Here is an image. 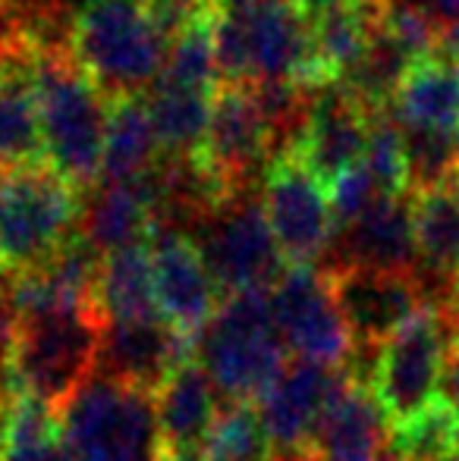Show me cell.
I'll list each match as a JSON object with an SVG mask.
<instances>
[{
	"label": "cell",
	"instance_id": "6da1fadb",
	"mask_svg": "<svg viewBox=\"0 0 459 461\" xmlns=\"http://www.w3.org/2000/svg\"><path fill=\"white\" fill-rule=\"evenodd\" d=\"M32 92L41 126L44 164L76 192L95 188L101 183L111 97L82 73L69 48H35Z\"/></svg>",
	"mask_w": 459,
	"mask_h": 461
},
{
	"label": "cell",
	"instance_id": "7a4b0ae2",
	"mask_svg": "<svg viewBox=\"0 0 459 461\" xmlns=\"http://www.w3.org/2000/svg\"><path fill=\"white\" fill-rule=\"evenodd\" d=\"M221 86H318L312 25L293 0L221 4L215 16Z\"/></svg>",
	"mask_w": 459,
	"mask_h": 461
},
{
	"label": "cell",
	"instance_id": "3957f363",
	"mask_svg": "<svg viewBox=\"0 0 459 461\" xmlns=\"http://www.w3.org/2000/svg\"><path fill=\"white\" fill-rule=\"evenodd\" d=\"M192 361L227 405H255L289 361L268 289L224 298L217 314L192 336Z\"/></svg>",
	"mask_w": 459,
	"mask_h": 461
},
{
	"label": "cell",
	"instance_id": "277c9868",
	"mask_svg": "<svg viewBox=\"0 0 459 461\" xmlns=\"http://www.w3.org/2000/svg\"><path fill=\"white\" fill-rule=\"evenodd\" d=\"M170 41L139 0H88L73 19L69 54L107 97L151 92Z\"/></svg>",
	"mask_w": 459,
	"mask_h": 461
},
{
	"label": "cell",
	"instance_id": "5b68a950",
	"mask_svg": "<svg viewBox=\"0 0 459 461\" xmlns=\"http://www.w3.org/2000/svg\"><path fill=\"white\" fill-rule=\"evenodd\" d=\"M105 314L98 304L54 311L19 321L13 380L19 393L44 402L57 414L98 370Z\"/></svg>",
	"mask_w": 459,
	"mask_h": 461
},
{
	"label": "cell",
	"instance_id": "8992f818",
	"mask_svg": "<svg viewBox=\"0 0 459 461\" xmlns=\"http://www.w3.org/2000/svg\"><path fill=\"white\" fill-rule=\"evenodd\" d=\"M82 194L48 164L0 170V255L10 274L41 267L79 232Z\"/></svg>",
	"mask_w": 459,
	"mask_h": 461
},
{
	"label": "cell",
	"instance_id": "52a82bcc",
	"mask_svg": "<svg viewBox=\"0 0 459 461\" xmlns=\"http://www.w3.org/2000/svg\"><path fill=\"white\" fill-rule=\"evenodd\" d=\"M60 439L76 461H158L154 395L95 374L60 411Z\"/></svg>",
	"mask_w": 459,
	"mask_h": 461
},
{
	"label": "cell",
	"instance_id": "ba28073f",
	"mask_svg": "<svg viewBox=\"0 0 459 461\" xmlns=\"http://www.w3.org/2000/svg\"><path fill=\"white\" fill-rule=\"evenodd\" d=\"M189 239L224 298L271 289L289 267L271 232L262 188L233 192L227 201H221L215 211L198 220Z\"/></svg>",
	"mask_w": 459,
	"mask_h": 461
},
{
	"label": "cell",
	"instance_id": "9c48e42d",
	"mask_svg": "<svg viewBox=\"0 0 459 461\" xmlns=\"http://www.w3.org/2000/svg\"><path fill=\"white\" fill-rule=\"evenodd\" d=\"M454 346V327L441 304H428L378 352L372 389L390 420H406L441 395L444 367Z\"/></svg>",
	"mask_w": 459,
	"mask_h": 461
},
{
	"label": "cell",
	"instance_id": "30bf717a",
	"mask_svg": "<svg viewBox=\"0 0 459 461\" xmlns=\"http://www.w3.org/2000/svg\"><path fill=\"white\" fill-rule=\"evenodd\" d=\"M262 204L283 261L289 267H318L337 239L327 188L289 154L264 173Z\"/></svg>",
	"mask_w": 459,
	"mask_h": 461
},
{
	"label": "cell",
	"instance_id": "8fae6325",
	"mask_svg": "<svg viewBox=\"0 0 459 461\" xmlns=\"http://www.w3.org/2000/svg\"><path fill=\"white\" fill-rule=\"evenodd\" d=\"M268 295L287 355L321 367L346 365L353 339L331 295L325 270L287 267L268 289Z\"/></svg>",
	"mask_w": 459,
	"mask_h": 461
},
{
	"label": "cell",
	"instance_id": "7c38bea8",
	"mask_svg": "<svg viewBox=\"0 0 459 461\" xmlns=\"http://www.w3.org/2000/svg\"><path fill=\"white\" fill-rule=\"evenodd\" d=\"M327 283L349 330V339L359 348H381L397 330H403L431 304L416 274L344 267L327 274Z\"/></svg>",
	"mask_w": 459,
	"mask_h": 461
},
{
	"label": "cell",
	"instance_id": "4fadbf2b",
	"mask_svg": "<svg viewBox=\"0 0 459 461\" xmlns=\"http://www.w3.org/2000/svg\"><path fill=\"white\" fill-rule=\"evenodd\" d=\"M202 160L230 192L262 188L271 160L268 129L249 86H217Z\"/></svg>",
	"mask_w": 459,
	"mask_h": 461
},
{
	"label": "cell",
	"instance_id": "5bb4252c",
	"mask_svg": "<svg viewBox=\"0 0 459 461\" xmlns=\"http://www.w3.org/2000/svg\"><path fill=\"white\" fill-rule=\"evenodd\" d=\"M346 383L349 376L340 367H321L296 358L287 361V367L255 402L277 458H293L308 449L321 414L344 393Z\"/></svg>",
	"mask_w": 459,
	"mask_h": 461
},
{
	"label": "cell",
	"instance_id": "9a60e30c",
	"mask_svg": "<svg viewBox=\"0 0 459 461\" xmlns=\"http://www.w3.org/2000/svg\"><path fill=\"white\" fill-rule=\"evenodd\" d=\"M186 361H192V336L164 317L105 321L98 374L107 380L154 395Z\"/></svg>",
	"mask_w": 459,
	"mask_h": 461
},
{
	"label": "cell",
	"instance_id": "2e32d148",
	"mask_svg": "<svg viewBox=\"0 0 459 461\" xmlns=\"http://www.w3.org/2000/svg\"><path fill=\"white\" fill-rule=\"evenodd\" d=\"M368 126L372 113L340 82L312 86L306 135L293 158L327 188L346 170L362 164L368 148Z\"/></svg>",
	"mask_w": 459,
	"mask_h": 461
},
{
	"label": "cell",
	"instance_id": "e0dca14e",
	"mask_svg": "<svg viewBox=\"0 0 459 461\" xmlns=\"http://www.w3.org/2000/svg\"><path fill=\"white\" fill-rule=\"evenodd\" d=\"M327 264L321 270L334 274L344 267L390 270V274H416L418 242H416V204L412 194H387L365 217L337 230Z\"/></svg>",
	"mask_w": 459,
	"mask_h": 461
},
{
	"label": "cell",
	"instance_id": "ac0fdd59",
	"mask_svg": "<svg viewBox=\"0 0 459 461\" xmlns=\"http://www.w3.org/2000/svg\"><path fill=\"white\" fill-rule=\"evenodd\" d=\"M151 251L154 302L167 323L196 336L217 314L224 295L192 239L177 232H158L148 245Z\"/></svg>",
	"mask_w": 459,
	"mask_h": 461
},
{
	"label": "cell",
	"instance_id": "d6986e66",
	"mask_svg": "<svg viewBox=\"0 0 459 461\" xmlns=\"http://www.w3.org/2000/svg\"><path fill=\"white\" fill-rule=\"evenodd\" d=\"M158 232V183L154 167L139 179L88 188L79 207V236L101 258L151 245Z\"/></svg>",
	"mask_w": 459,
	"mask_h": 461
},
{
	"label": "cell",
	"instance_id": "ffe728a7",
	"mask_svg": "<svg viewBox=\"0 0 459 461\" xmlns=\"http://www.w3.org/2000/svg\"><path fill=\"white\" fill-rule=\"evenodd\" d=\"M387 420L374 389L349 380L321 414L306 456L312 461H381L387 456Z\"/></svg>",
	"mask_w": 459,
	"mask_h": 461
},
{
	"label": "cell",
	"instance_id": "44dd1931",
	"mask_svg": "<svg viewBox=\"0 0 459 461\" xmlns=\"http://www.w3.org/2000/svg\"><path fill=\"white\" fill-rule=\"evenodd\" d=\"M154 411H158L161 449L202 452L224 405L211 376L196 361H186L154 393Z\"/></svg>",
	"mask_w": 459,
	"mask_h": 461
},
{
	"label": "cell",
	"instance_id": "7402d4cb",
	"mask_svg": "<svg viewBox=\"0 0 459 461\" xmlns=\"http://www.w3.org/2000/svg\"><path fill=\"white\" fill-rule=\"evenodd\" d=\"M416 204V242H418V283L425 285L431 304L447 302L450 285L459 274V179L412 194Z\"/></svg>",
	"mask_w": 459,
	"mask_h": 461
},
{
	"label": "cell",
	"instance_id": "603a6c76",
	"mask_svg": "<svg viewBox=\"0 0 459 461\" xmlns=\"http://www.w3.org/2000/svg\"><path fill=\"white\" fill-rule=\"evenodd\" d=\"M384 19V0H344L308 19L312 25V63L318 86L340 82L368 48Z\"/></svg>",
	"mask_w": 459,
	"mask_h": 461
},
{
	"label": "cell",
	"instance_id": "cb8c5ba5",
	"mask_svg": "<svg viewBox=\"0 0 459 461\" xmlns=\"http://www.w3.org/2000/svg\"><path fill=\"white\" fill-rule=\"evenodd\" d=\"M387 110L403 129L459 132V63L444 54L416 63Z\"/></svg>",
	"mask_w": 459,
	"mask_h": 461
},
{
	"label": "cell",
	"instance_id": "d4e9b609",
	"mask_svg": "<svg viewBox=\"0 0 459 461\" xmlns=\"http://www.w3.org/2000/svg\"><path fill=\"white\" fill-rule=\"evenodd\" d=\"M158 160H161V145H158V132H154L148 101H142V95L111 97L105 158H101V183L139 179Z\"/></svg>",
	"mask_w": 459,
	"mask_h": 461
},
{
	"label": "cell",
	"instance_id": "484cf974",
	"mask_svg": "<svg viewBox=\"0 0 459 461\" xmlns=\"http://www.w3.org/2000/svg\"><path fill=\"white\" fill-rule=\"evenodd\" d=\"M98 308L105 321H148L161 317L154 302V276H151V251L126 249L105 258L98 279Z\"/></svg>",
	"mask_w": 459,
	"mask_h": 461
},
{
	"label": "cell",
	"instance_id": "4316f807",
	"mask_svg": "<svg viewBox=\"0 0 459 461\" xmlns=\"http://www.w3.org/2000/svg\"><path fill=\"white\" fill-rule=\"evenodd\" d=\"M148 95H151L148 97V110H151L161 154L183 158V154L202 151L215 92H189V88L154 86Z\"/></svg>",
	"mask_w": 459,
	"mask_h": 461
},
{
	"label": "cell",
	"instance_id": "83f0119b",
	"mask_svg": "<svg viewBox=\"0 0 459 461\" xmlns=\"http://www.w3.org/2000/svg\"><path fill=\"white\" fill-rule=\"evenodd\" d=\"M397 461H447L459 452V414L444 395L406 420H397L387 443Z\"/></svg>",
	"mask_w": 459,
	"mask_h": 461
},
{
	"label": "cell",
	"instance_id": "f1b7e54d",
	"mask_svg": "<svg viewBox=\"0 0 459 461\" xmlns=\"http://www.w3.org/2000/svg\"><path fill=\"white\" fill-rule=\"evenodd\" d=\"M154 86L164 88H189V92H217L221 69H217L215 50V19L179 32L167 48V60ZM151 86V88H154Z\"/></svg>",
	"mask_w": 459,
	"mask_h": 461
},
{
	"label": "cell",
	"instance_id": "f546056e",
	"mask_svg": "<svg viewBox=\"0 0 459 461\" xmlns=\"http://www.w3.org/2000/svg\"><path fill=\"white\" fill-rule=\"evenodd\" d=\"M202 461H280L255 405H224L211 437L202 446Z\"/></svg>",
	"mask_w": 459,
	"mask_h": 461
},
{
	"label": "cell",
	"instance_id": "4dcf8cb0",
	"mask_svg": "<svg viewBox=\"0 0 459 461\" xmlns=\"http://www.w3.org/2000/svg\"><path fill=\"white\" fill-rule=\"evenodd\" d=\"M403 154H406V185H409V194L431 192V188H441L459 179L456 132L403 129Z\"/></svg>",
	"mask_w": 459,
	"mask_h": 461
},
{
	"label": "cell",
	"instance_id": "1f68e13d",
	"mask_svg": "<svg viewBox=\"0 0 459 461\" xmlns=\"http://www.w3.org/2000/svg\"><path fill=\"white\" fill-rule=\"evenodd\" d=\"M365 170L374 176L384 194H406V154H403V129L390 116V110L372 113L368 126V148L362 158Z\"/></svg>",
	"mask_w": 459,
	"mask_h": 461
},
{
	"label": "cell",
	"instance_id": "d6a6232c",
	"mask_svg": "<svg viewBox=\"0 0 459 461\" xmlns=\"http://www.w3.org/2000/svg\"><path fill=\"white\" fill-rule=\"evenodd\" d=\"M327 198H331L337 230H344V226L355 223L359 217H365V213L372 211L381 198H387V194L381 192L374 176L365 170V164H359V167H353V170H346L337 183L327 185Z\"/></svg>",
	"mask_w": 459,
	"mask_h": 461
},
{
	"label": "cell",
	"instance_id": "836d02e7",
	"mask_svg": "<svg viewBox=\"0 0 459 461\" xmlns=\"http://www.w3.org/2000/svg\"><path fill=\"white\" fill-rule=\"evenodd\" d=\"M19 339V317L13 311L6 289L0 292V395H19V386L13 380V358H16Z\"/></svg>",
	"mask_w": 459,
	"mask_h": 461
},
{
	"label": "cell",
	"instance_id": "e575fe53",
	"mask_svg": "<svg viewBox=\"0 0 459 461\" xmlns=\"http://www.w3.org/2000/svg\"><path fill=\"white\" fill-rule=\"evenodd\" d=\"M390 4H406L412 10H418L422 16H428L431 23L441 29V35L450 25L459 23V0H390Z\"/></svg>",
	"mask_w": 459,
	"mask_h": 461
},
{
	"label": "cell",
	"instance_id": "d590c367",
	"mask_svg": "<svg viewBox=\"0 0 459 461\" xmlns=\"http://www.w3.org/2000/svg\"><path fill=\"white\" fill-rule=\"evenodd\" d=\"M6 461H76L69 456V449L63 446V439H50V443L32 446V449H19V452H6Z\"/></svg>",
	"mask_w": 459,
	"mask_h": 461
},
{
	"label": "cell",
	"instance_id": "8d00e7d4",
	"mask_svg": "<svg viewBox=\"0 0 459 461\" xmlns=\"http://www.w3.org/2000/svg\"><path fill=\"white\" fill-rule=\"evenodd\" d=\"M441 395L459 414V336H454V346H450L447 367H444V380H441Z\"/></svg>",
	"mask_w": 459,
	"mask_h": 461
},
{
	"label": "cell",
	"instance_id": "74e56055",
	"mask_svg": "<svg viewBox=\"0 0 459 461\" xmlns=\"http://www.w3.org/2000/svg\"><path fill=\"white\" fill-rule=\"evenodd\" d=\"M16 395H0V461H6V427H10V405Z\"/></svg>",
	"mask_w": 459,
	"mask_h": 461
},
{
	"label": "cell",
	"instance_id": "f35d334b",
	"mask_svg": "<svg viewBox=\"0 0 459 461\" xmlns=\"http://www.w3.org/2000/svg\"><path fill=\"white\" fill-rule=\"evenodd\" d=\"M293 4L299 6V10L306 13L308 19H312V16H318L321 10H331V6L344 4V0H293Z\"/></svg>",
	"mask_w": 459,
	"mask_h": 461
},
{
	"label": "cell",
	"instance_id": "ab89813d",
	"mask_svg": "<svg viewBox=\"0 0 459 461\" xmlns=\"http://www.w3.org/2000/svg\"><path fill=\"white\" fill-rule=\"evenodd\" d=\"M158 461H202V452H177V449H161Z\"/></svg>",
	"mask_w": 459,
	"mask_h": 461
},
{
	"label": "cell",
	"instance_id": "60d3db41",
	"mask_svg": "<svg viewBox=\"0 0 459 461\" xmlns=\"http://www.w3.org/2000/svg\"><path fill=\"white\" fill-rule=\"evenodd\" d=\"M6 270H10V267H6L4 255H0V283H4V279H6ZM0 292H4V289H0Z\"/></svg>",
	"mask_w": 459,
	"mask_h": 461
},
{
	"label": "cell",
	"instance_id": "b9f144b4",
	"mask_svg": "<svg viewBox=\"0 0 459 461\" xmlns=\"http://www.w3.org/2000/svg\"><path fill=\"white\" fill-rule=\"evenodd\" d=\"M67 4H69V6H73V10H76V13H79V10H82V6H86V4H88V0H67Z\"/></svg>",
	"mask_w": 459,
	"mask_h": 461
},
{
	"label": "cell",
	"instance_id": "7bdbcfd3",
	"mask_svg": "<svg viewBox=\"0 0 459 461\" xmlns=\"http://www.w3.org/2000/svg\"><path fill=\"white\" fill-rule=\"evenodd\" d=\"M221 4H255V0H221Z\"/></svg>",
	"mask_w": 459,
	"mask_h": 461
},
{
	"label": "cell",
	"instance_id": "ee69618b",
	"mask_svg": "<svg viewBox=\"0 0 459 461\" xmlns=\"http://www.w3.org/2000/svg\"><path fill=\"white\" fill-rule=\"evenodd\" d=\"M456 164H459V132H456Z\"/></svg>",
	"mask_w": 459,
	"mask_h": 461
},
{
	"label": "cell",
	"instance_id": "f6af8a7d",
	"mask_svg": "<svg viewBox=\"0 0 459 461\" xmlns=\"http://www.w3.org/2000/svg\"><path fill=\"white\" fill-rule=\"evenodd\" d=\"M381 461H397V458H393V456H390V452H387V456H384V458H381Z\"/></svg>",
	"mask_w": 459,
	"mask_h": 461
},
{
	"label": "cell",
	"instance_id": "bcb514c9",
	"mask_svg": "<svg viewBox=\"0 0 459 461\" xmlns=\"http://www.w3.org/2000/svg\"><path fill=\"white\" fill-rule=\"evenodd\" d=\"M447 461H459V452H456V456H450Z\"/></svg>",
	"mask_w": 459,
	"mask_h": 461
},
{
	"label": "cell",
	"instance_id": "7dc6e473",
	"mask_svg": "<svg viewBox=\"0 0 459 461\" xmlns=\"http://www.w3.org/2000/svg\"><path fill=\"white\" fill-rule=\"evenodd\" d=\"M139 4H145V0H139Z\"/></svg>",
	"mask_w": 459,
	"mask_h": 461
}]
</instances>
